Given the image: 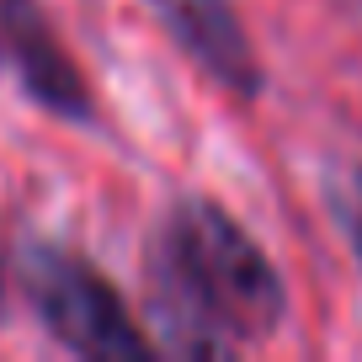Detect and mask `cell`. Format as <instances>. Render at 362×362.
<instances>
[{
    "label": "cell",
    "instance_id": "obj_6",
    "mask_svg": "<svg viewBox=\"0 0 362 362\" xmlns=\"http://www.w3.org/2000/svg\"><path fill=\"white\" fill-rule=\"evenodd\" d=\"M0 315H6V256H0Z\"/></svg>",
    "mask_w": 362,
    "mask_h": 362
},
{
    "label": "cell",
    "instance_id": "obj_1",
    "mask_svg": "<svg viewBox=\"0 0 362 362\" xmlns=\"http://www.w3.org/2000/svg\"><path fill=\"white\" fill-rule=\"evenodd\" d=\"M144 309L170 357H235L283 325L288 293L229 208L181 197L144 250Z\"/></svg>",
    "mask_w": 362,
    "mask_h": 362
},
{
    "label": "cell",
    "instance_id": "obj_2",
    "mask_svg": "<svg viewBox=\"0 0 362 362\" xmlns=\"http://www.w3.org/2000/svg\"><path fill=\"white\" fill-rule=\"evenodd\" d=\"M22 288L33 298L43 330L64 351L90 362H139L155 357V336L128 315L123 293L69 245H27Z\"/></svg>",
    "mask_w": 362,
    "mask_h": 362
},
{
    "label": "cell",
    "instance_id": "obj_4",
    "mask_svg": "<svg viewBox=\"0 0 362 362\" xmlns=\"http://www.w3.org/2000/svg\"><path fill=\"white\" fill-rule=\"evenodd\" d=\"M149 11L160 16V27L176 37V48L214 86H224L240 102H250L261 90L256 48H250L245 27H240V11L229 0H149Z\"/></svg>",
    "mask_w": 362,
    "mask_h": 362
},
{
    "label": "cell",
    "instance_id": "obj_3",
    "mask_svg": "<svg viewBox=\"0 0 362 362\" xmlns=\"http://www.w3.org/2000/svg\"><path fill=\"white\" fill-rule=\"evenodd\" d=\"M0 59L43 112L69 123L90 117V86L37 0H0Z\"/></svg>",
    "mask_w": 362,
    "mask_h": 362
},
{
    "label": "cell",
    "instance_id": "obj_5",
    "mask_svg": "<svg viewBox=\"0 0 362 362\" xmlns=\"http://www.w3.org/2000/svg\"><path fill=\"white\" fill-rule=\"evenodd\" d=\"M351 240H357V256H362V187H357V208H351Z\"/></svg>",
    "mask_w": 362,
    "mask_h": 362
}]
</instances>
